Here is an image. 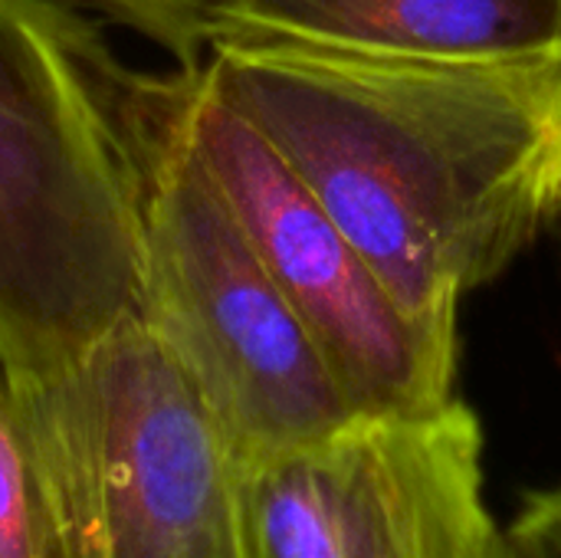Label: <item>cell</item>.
Segmentation results:
<instances>
[{
	"instance_id": "cell-1",
	"label": "cell",
	"mask_w": 561,
	"mask_h": 558,
	"mask_svg": "<svg viewBox=\"0 0 561 558\" xmlns=\"http://www.w3.org/2000/svg\"><path fill=\"white\" fill-rule=\"evenodd\" d=\"M368 257L457 339L460 299L561 217V59L431 62L240 36L204 62Z\"/></svg>"
},
{
	"instance_id": "cell-2",
	"label": "cell",
	"mask_w": 561,
	"mask_h": 558,
	"mask_svg": "<svg viewBox=\"0 0 561 558\" xmlns=\"http://www.w3.org/2000/svg\"><path fill=\"white\" fill-rule=\"evenodd\" d=\"M171 76L62 0H0V375L89 352L145 303V181Z\"/></svg>"
},
{
	"instance_id": "cell-3",
	"label": "cell",
	"mask_w": 561,
	"mask_h": 558,
	"mask_svg": "<svg viewBox=\"0 0 561 558\" xmlns=\"http://www.w3.org/2000/svg\"><path fill=\"white\" fill-rule=\"evenodd\" d=\"M3 385L53 558H237V457L145 312Z\"/></svg>"
},
{
	"instance_id": "cell-4",
	"label": "cell",
	"mask_w": 561,
	"mask_h": 558,
	"mask_svg": "<svg viewBox=\"0 0 561 558\" xmlns=\"http://www.w3.org/2000/svg\"><path fill=\"white\" fill-rule=\"evenodd\" d=\"M174 72L145 181V303L237 464L319 444L355 421L316 339L263 266L184 128Z\"/></svg>"
},
{
	"instance_id": "cell-5",
	"label": "cell",
	"mask_w": 561,
	"mask_h": 558,
	"mask_svg": "<svg viewBox=\"0 0 561 558\" xmlns=\"http://www.w3.org/2000/svg\"><path fill=\"white\" fill-rule=\"evenodd\" d=\"M184 128L355 418H408L450 405L457 339L434 335L401 309L286 158L214 92L204 66L187 76Z\"/></svg>"
},
{
	"instance_id": "cell-6",
	"label": "cell",
	"mask_w": 561,
	"mask_h": 558,
	"mask_svg": "<svg viewBox=\"0 0 561 558\" xmlns=\"http://www.w3.org/2000/svg\"><path fill=\"white\" fill-rule=\"evenodd\" d=\"M339 558H496L483 500V428L450 401L427 414L355 418L325 441Z\"/></svg>"
},
{
	"instance_id": "cell-7",
	"label": "cell",
	"mask_w": 561,
	"mask_h": 558,
	"mask_svg": "<svg viewBox=\"0 0 561 558\" xmlns=\"http://www.w3.org/2000/svg\"><path fill=\"white\" fill-rule=\"evenodd\" d=\"M240 36L431 62L561 59V0H243Z\"/></svg>"
},
{
	"instance_id": "cell-8",
	"label": "cell",
	"mask_w": 561,
	"mask_h": 558,
	"mask_svg": "<svg viewBox=\"0 0 561 558\" xmlns=\"http://www.w3.org/2000/svg\"><path fill=\"white\" fill-rule=\"evenodd\" d=\"M325 441L237 464V558H339Z\"/></svg>"
},
{
	"instance_id": "cell-9",
	"label": "cell",
	"mask_w": 561,
	"mask_h": 558,
	"mask_svg": "<svg viewBox=\"0 0 561 558\" xmlns=\"http://www.w3.org/2000/svg\"><path fill=\"white\" fill-rule=\"evenodd\" d=\"M135 30L174 56L178 69L197 72L217 43L230 39L243 0H72Z\"/></svg>"
},
{
	"instance_id": "cell-10",
	"label": "cell",
	"mask_w": 561,
	"mask_h": 558,
	"mask_svg": "<svg viewBox=\"0 0 561 558\" xmlns=\"http://www.w3.org/2000/svg\"><path fill=\"white\" fill-rule=\"evenodd\" d=\"M0 558H53L36 467L0 378Z\"/></svg>"
},
{
	"instance_id": "cell-11",
	"label": "cell",
	"mask_w": 561,
	"mask_h": 558,
	"mask_svg": "<svg viewBox=\"0 0 561 558\" xmlns=\"http://www.w3.org/2000/svg\"><path fill=\"white\" fill-rule=\"evenodd\" d=\"M503 536L513 558H561V487L529 493Z\"/></svg>"
},
{
	"instance_id": "cell-12",
	"label": "cell",
	"mask_w": 561,
	"mask_h": 558,
	"mask_svg": "<svg viewBox=\"0 0 561 558\" xmlns=\"http://www.w3.org/2000/svg\"><path fill=\"white\" fill-rule=\"evenodd\" d=\"M496 558H513L510 556V546H506V536H503V543H500V553H496Z\"/></svg>"
}]
</instances>
